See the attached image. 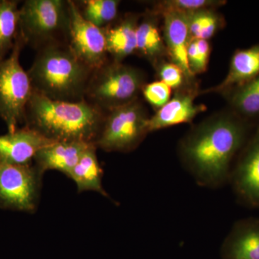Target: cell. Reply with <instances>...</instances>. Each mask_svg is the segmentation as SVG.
Instances as JSON below:
<instances>
[{
  "instance_id": "obj_1",
  "label": "cell",
  "mask_w": 259,
  "mask_h": 259,
  "mask_svg": "<svg viewBox=\"0 0 259 259\" xmlns=\"http://www.w3.org/2000/svg\"><path fill=\"white\" fill-rule=\"evenodd\" d=\"M248 127L236 114L209 117L187 133L178 146L180 161L196 183L215 189L229 182L233 162L247 142Z\"/></svg>"
},
{
  "instance_id": "obj_2",
  "label": "cell",
  "mask_w": 259,
  "mask_h": 259,
  "mask_svg": "<svg viewBox=\"0 0 259 259\" xmlns=\"http://www.w3.org/2000/svg\"><path fill=\"white\" fill-rule=\"evenodd\" d=\"M105 113L93 104L54 101L33 92L26 109L25 126L55 141L95 144Z\"/></svg>"
},
{
  "instance_id": "obj_3",
  "label": "cell",
  "mask_w": 259,
  "mask_h": 259,
  "mask_svg": "<svg viewBox=\"0 0 259 259\" xmlns=\"http://www.w3.org/2000/svg\"><path fill=\"white\" fill-rule=\"evenodd\" d=\"M93 72L64 42L37 49L28 71L35 93L54 101L69 102L84 100Z\"/></svg>"
},
{
  "instance_id": "obj_4",
  "label": "cell",
  "mask_w": 259,
  "mask_h": 259,
  "mask_svg": "<svg viewBox=\"0 0 259 259\" xmlns=\"http://www.w3.org/2000/svg\"><path fill=\"white\" fill-rule=\"evenodd\" d=\"M146 84V76L141 70L122 63L107 61L93 71L84 100L108 112L139 100Z\"/></svg>"
},
{
  "instance_id": "obj_5",
  "label": "cell",
  "mask_w": 259,
  "mask_h": 259,
  "mask_svg": "<svg viewBox=\"0 0 259 259\" xmlns=\"http://www.w3.org/2000/svg\"><path fill=\"white\" fill-rule=\"evenodd\" d=\"M69 1L27 0L20 8L19 35L35 49L69 39Z\"/></svg>"
},
{
  "instance_id": "obj_6",
  "label": "cell",
  "mask_w": 259,
  "mask_h": 259,
  "mask_svg": "<svg viewBox=\"0 0 259 259\" xmlns=\"http://www.w3.org/2000/svg\"><path fill=\"white\" fill-rule=\"evenodd\" d=\"M25 46L18 35L9 56L0 61V118L8 133L15 132L20 124H25L27 106L34 92L28 71L20 63Z\"/></svg>"
},
{
  "instance_id": "obj_7",
  "label": "cell",
  "mask_w": 259,
  "mask_h": 259,
  "mask_svg": "<svg viewBox=\"0 0 259 259\" xmlns=\"http://www.w3.org/2000/svg\"><path fill=\"white\" fill-rule=\"evenodd\" d=\"M148 119L139 100L112 110L106 113L95 145L106 152H131L149 134Z\"/></svg>"
},
{
  "instance_id": "obj_8",
  "label": "cell",
  "mask_w": 259,
  "mask_h": 259,
  "mask_svg": "<svg viewBox=\"0 0 259 259\" xmlns=\"http://www.w3.org/2000/svg\"><path fill=\"white\" fill-rule=\"evenodd\" d=\"M44 175L34 164L0 163V208L35 212L40 201Z\"/></svg>"
},
{
  "instance_id": "obj_9",
  "label": "cell",
  "mask_w": 259,
  "mask_h": 259,
  "mask_svg": "<svg viewBox=\"0 0 259 259\" xmlns=\"http://www.w3.org/2000/svg\"><path fill=\"white\" fill-rule=\"evenodd\" d=\"M69 48L90 69H100L108 61L105 29L98 28L85 20L75 2L69 0Z\"/></svg>"
},
{
  "instance_id": "obj_10",
  "label": "cell",
  "mask_w": 259,
  "mask_h": 259,
  "mask_svg": "<svg viewBox=\"0 0 259 259\" xmlns=\"http://www.w3.org/2000/svg\"><path fill=\"white\" fill-rule=\"evenodd\" d=\"M228 183L242 204L259 208V127L242 148Z\"/></svg>"
},
{
  "instance_id": "obj_11",
  "label": "cell",
  "mask_w": 259,
  "mask_h": 259,
  "mask_svg": "<svg viewBox=\"0 0 259 259\" xmlns=\"http://www.w3.org/2000/svg\"><path fill=\"white\" fill-rule=\"evenodd\" d=\"M188 86L177 90L173 98L149 117V134L172 126L190 123L199 114L205 111V105L194 103V99L198 95L197 89Z\"/></svg>"
},
{
  "instance_id": "obj_12",
  "label": "cell",
  "mask_w": 259,
  "mask_h": 259,
  "mask_svg": "<svg viewBox=\"0 0 259 259\" xmlns=\"http://www.w3.org/2000/svg\"><path fill=\"white\" fill-rule=\"evenodd\" d=\"M55 141L24 125L13 133L0 136V163L30 165L42 148Z\"/></svg>"
},
{
  "instance_id": "obj_13",
  "label": "cell",
  "mask_w": 259,
  "mask_h": 259,
  "mask_svg": "<svg viewBox=\"0 0 259 259\" xmlns=\"http://www.w3.org/2000/svg\"><path fill=\"white\" fill-rule=\"evenodd\" d=\"M161 16L163 18V40L167 56L171 63L183 71L187 81L192 83L194 76L191 72L187 59V49L192 39L187 14L168 13Z\"/></svg>"
},
{
  "instance_id": "obj_14",
  "label": "cell",
  "mask_w": 259,
  "mask_h": 259,
  "mask_svg": "<svg viewBox=\"0 0 259 259\" xmlns=\"http://www.w3.org/2000/svg\"><path fill=\"white\" fill-rule=\"evenodd\" d=\"M222 259H259V219L237 221L221 248Z\"/></svg>"
},
{
  "instance_id": "obj_15",
  "label": "cell",
  "mask_w": 259,
  "mask_h": 259,
  "mask_svg": "<svg viewBox=\"0 0 259 259\" xmlns=\"http://www.w3.org/2000/svg\"><path fill=\"white\" fill-rule=\"evenodd\" d=\"M78 141H57L42 148L34 158V165L42 172L54 170L67 175L90 145Z\"/></svg>"
},
{
  "instance_id": "obj_16",
  "label": "cell",
  "mask_w": 259,
  "mask_h": 259,
  "mask_svg": "<svg viewBox=\"0 0 259 259\" xmlns=\"http://www.w3.org/2000/svg\"><path fill=\"white\" fill-rule=\"evenodd\" d=\"M259 76V44L248 49L237 50L233 54L224 80L204 93H229Z\"/></svg>"
},
{
  "instance_id": "obj_17",
  "label": "cell",
  "mask_w": 259,
  "mask_h": 259,
  "mask_svg": "<svg viewBox=\"0 0 259 259\" xmlns=\"http://www.w3.org/2000/svg\"><path fill=\"white\" fill-rule=\"evenodd\" d=\"M139 20V15L127 14L115 25L110 24L104 28L107 53L112 56V61L122 63L136 53Z\"/></svg>"
},
{
  "instance_id": "obj_18",
  "label": "cell",
  "mask_w": 259,
  "mask_h": 259,
  "mask_svg": "<svg viewBox=\"0 0 259 259\" xmlns=\"http://www.w3.org/2000/svg\"><path fill=\"white\" fill-rule=\"evenodd\" d=\"M157 16L148 12L139 20L137 28L136 53L147 59L155 67L167 55L166 45L158 28Z\"/></svg>"
},
{
  "instance_id": "obj_19",
  "label": "cell",
  "mask_w": 259,
  "mask_h": 259,
  "mask_svg": "<svg viewBox=\"0 0 259 259\" xmlns=\"http://www.w3.org/2000/svg\"><path fill=\"white\" fill-rule=\"evenodd\" d=\"M97 149L95 144L90 145L66 177L74 181L79 192L93 191L109 197L102 186L103 169L99 163Z\"/></svg>"
},
{
  "instance_id": "obj_20",
  "label": "cell",
  "mask_w": 259,
  "mask_h": 259,
  "mask_svg": "<svg viewBox=\"0 0 259 259\" xmlns=\"http://www.w3.org/2000/svg\"><path fill=\"white\" fill-rule=\"evenodd\" d=\"M19 2L0 0V61L6 59L19 35Z\"/></svg>"
},
{
  "instance_id": "obj_21",
  "label": "cell",
  "mask_w": 259,
  "mask_h": 259,
  "mask_svg": "<svg viewBox=\"0 0 259 259\" xmlns=\"http://www.w3.org/2000/svg\"><path fill=\"white\" fill-rule=\"evenodd\" d=\"M120 1L117 0H85L80 2L81 16L100 28H105L115 20Z\"/></svg>"
},
{
  "instance_id": "obj_22",
  "label": "cell",
  "mask_w": 259,
  "mask_h": 259,
  "mask_svg": "<svg viewBox=\"0 0 259 259\" xmlns=\"http://www.w3.org/2000/svg\"><path fill=\"white\" fill-rule=\"evenodd\" d=\"M230 102L237 115L253 117L259 115V76L235 89Z\"/></svg>"
},
{
  "instance_id": "obj_23",
  "label": "cell",
  "mask_w": 259,
  "mask_h": 259,
  "mask_svg": "<svg viewBox=\"0 0 259 259\" xmlns=\"http://www.w3.org/2000/svg\"><path fill=\"white\" fill-rule=\"evenodd\" d=\"M191 37L207 40L223 26L222 19L214 9H204L187 14Z\"/></svg>"
},
{
  "instance_id": "obj_24",
  "label": "cell",
  "mask_w": 259,
  "mask_h": 259,
  "mask_svg": "<svg viewBox=\"0 0 259 259\" xmlns=\"http://www.w3.org/2000/svg\"><path fill=\"white\" fill-rule=\"evenodd\" d=\"M226 3L221 0H165L155 3L150 12L156 15L168 13L190 14L201 10L214 9Z\"/></svg>"
},
{
  "instance_id": "obj_25",
  "label": "cell",
  "mask_w": 259,
  "mask_h": 259,
  "mask_svg": "<svg viewBox=\"0 0 259 259\" xmlns=\"http://www.w3.org/2000/svg\"><path fill=\"white\" fill-rule=\"evenodd\" d=\"M142 94L148 104L158 110L169 101L171 89L159 80L146 83L143 89Z\"/></svg>"
},
{
  "instance_id": "obj_26",
  "label": "cell",
  "mask_w": 259,
  "mask_h": 259,
  "mask_svg": "<svg viewBox=\"0 0 259 259\" xmlns=\"http://www.w3.org/2000/svg\"><path fill=\"white\" fill-rule=\"evenodd\" d=\"M156 69L158 70L160 81L166 83L171 88V90L175 89L177 90L183 88L184 87L187 86L185 83L188 85L192 84L187 81L183 71L171 61L170 62L162 61L156 66Z\"/></svg>"
},
{
  "instance_id": "obj_27",
  "label": "cell",
  "mask_w": 259,
  "mask_h": 259,
  "mask_svg": "<svg viewBox=\"0 0 259 259\" xmlns=\"http://www.w3.org/2000/svg\"><path fill=\"white\" fill-rule=\"evenodd\" d=\"M197 54H198L199 74L203 73L207 70L208 66L209 55H210V46L208 40L196 39Z\"/></svg>"
}]
</instances>
